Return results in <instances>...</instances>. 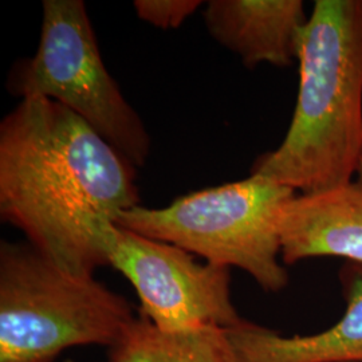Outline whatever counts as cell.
I'll return each instance as SVG.
<instances>
[{
	"label": "cell",
	"mask_w": 362,
	"mask_h": 362,
	"mask_svg": "<svg viewBox=\"0 0 362 362\" xmlns=\"http://www.w3.org/2000/svg\"><path fill=\"white\" fill-rule=\"evenodd\" d=\"M137 16L163 30L179 27L202 6L199 0H136L133 3Z\"/></svg>",
	"instance_id": "obj_11"
},
{
	"label": "cell",
	"mask_w": 362,
	"mask_h": 362,
	"mask_svg": "<svg viewBox=\"0 0 362 362\" xmlns=\"http://www.w3.org/2000/svg\"><path fill=\"white\" fill-rule=\"evenodd\" d=\"M346 309L337 324L311 336H281L242 320L227 327L238 362H362V264L339 272Z\"/></svg>",
	"instance_id": "obj_9"
},
{
	"label": "cell",
	"mask_w": 362,
	"mask_h": 362,
	"mask_svg": "<svg viewBox=\"0 0 362 362\" xmlns=\"http://www.w3.org/2000/svg\"><path fill=\"white\" fill-rule=\"evenodd\" d=\"M357 182L360 184L362 187V161H361V165H360V169H358V173H357Z\"/></svg>",
	"instance_id": "obj_12"
},
{
	"label": "cell",
	"mask_w": 362,
	"mask_h": 362,
	"mask_svg": "<svg viewBox=\"0 0 362 362\" xmlns=\"http://www.w3.org/2000/svg\"><path fill=\"white\" fill-rule=\"evenodd\" d=\"M227 327L167 333L141 314L109 348V362H238Z\"/></svg>",
	"instance_id": "obj_10"
},
{
	"label": "cell",
	"mask_w": 362,
	"mask_h": 362,
	"mask_svg": "<svg viewBox=\"0 0 362 362\" xmlns=\"http://www.w3.org/2000/svg\"><path fill=\"white\" fill-rule=\"evenodd\" d=\"M281 258L337 257L362 264V187L353 181L324 192L297 194L279 218Z\"/></svg>",
	"instance_id": "obj_7"
},
{
	"label": "cell",
	"mask_w": 362,
	"mask_h": 362,
	"mask_svg": "<svg viewBox=\"0 0 362 362\" xmlns=\"http://www.w3.org/2000/svg\"><path fill=\"white\" fill-rule=\"evenodd\" d=\"M308 21L300 0H211L204 10L211 37L250 69L291 65Z\"/></svg>",
	"instance_id": "obj_8"
},
{
	"label": "cell",
	"mask_w": 362,
	"mask_h": 362,
	"mask_svg": "<svg viewBox=\"0 0 362 362\" xmlns=\"http://www.w3.org/2000/svg\"><path fill=\"white\" fill-rule=\"evenodd\" d=\"M8 88L23 98L57 101L81 117L133 167H144L151 139L105 66L82 0H45L38 50L18 62Z\"/></svg>",
	"instance_id": "obj_5"
},
{
	"label": "cell",
	"mask_w": 362,
	"mask_h": 362,
	"mask_svg": "<svg viewBox=\"0 0 362 362\" xmlns=\"http://www.w3.org/2000/svg\"><path fill=\"white\" fill-rule=\"evenodd\" d=\"M297 105L285 140L251 169L315 194L353 182L362 161V0H317L299 47Z\"/></svg>",
	"instance_id": "obj_2"
},
{
	"label": "cell",
	"mask_w": 362,
	"mask_h": 362,
	"mask_svg": "<svg viewBox=\"0 0 362 362\" xmlns=\"http://www.w3.org/2000/svg\"><path fill=\"white\" fill-rule=\"evenodd\" d=\"M297 192L260 175L196 191L164 208L136 206L116 224L146 238L180 247L218 267L246 272L263 290L288 284L281 258L279 218Z\"/></svg>",
	"instance_id": "obj_4"
},
{
	"label": "cell",
	"mask_w": 362,
	"mask_h": 362,
	"mask_svg": "<svg viewBox=\"0 0 362 362\" xmlns=\"http://www.w3.org/2000/svg\"><path fill=\"white\" fill-rule=\"evenodd\" d=\"M109 266L140 299V314L167 333L202 326L231 327L239 317L231 299L230 269L196 262L180 247L112 224L105 236Z\"/></svg>",
	"instance_id": "obj_6"
},
{
	"label": "cell",
	"mask_w": 362,
	"mask_h": 362,
	"mask_svg": "<svg viewBox=\"0 0 362 362\" xmlns=\"http://www.w3.org/2000/svg\"><path fill=\"white\" fill-rule=\"evenodd\" d=\"M128 299L65 272L30 243H0V362H52L76 346L112 348L136 320Z\"/></svg>",
	"instance_id": "obj_3"
},
{
	"label": "cell",
	"mask_w": 362,
	"mask_h": 362,
	"mask_svg": "<svg viewBox=\"0 0 362 362\" xmlns=\"http://www.w3.org/2000/svg\"><path fill=\"white\" fill-rule=\"evenodd\" d=\"M134 168L64 105L23 98L0 124V216L59 269L94 276L109 227L139 206Z\"/></svg>",
	"instance_id": "obj_1"
}]
</instances>
